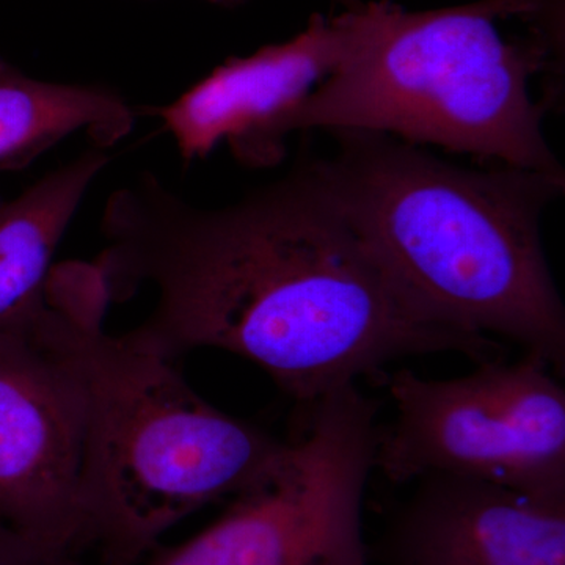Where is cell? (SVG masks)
<instances>
[{
    "label": "cell",
    "mask_w": 565,
    "mask_h": 565,
    "mask_svg": "<svg viewBox=\"0 0 565 565\" xmlns=\"http://www.w3.org/2000/svg\"><path fill=\"white\" fill-rule=\"evenodd\" d=\"M316 13L289 41L247 57L228 58L180 98L159 110L185 163L221 143L248 169H273L286 156L288 121L343 61L359 28V3Z\"/></svg>",
    "instance_id": "cell-8"
},
{
    "label": "cell",
    "mask_w": 565,
    "mask_h": 565,
    "mask_svg": "<svg viewBox=\"0 0 565 565\" xmlns=\"http://www.w3.org/2000/svg\"><path fill=\"white\" fill-rule=\"evenodd\" d=\"M85 401L40 334H0V522L51 552H90L82 505Z\"/></svg>",
    "instance_id": "cell-7"
},
{
    "label": "cell",
    "mask_w": 565,
    "mask_h": 565,
    "mask_svg": "<svg viewBox=\"0 0 565 565\" xmlns=\"http://www.w3.org/2000/svg\"><path fill=\"white\" fill-rule=\"evenodd\" d=\"M0 565H81L73 557L51 552L0 522Z\"/></svg>",
    "instance_id": "cell-12"
},
{
    "label": "cell",
    "mask_w": 565,
    "mask_h": 565,
    "mask_svg": "<svg viewBox=\"0 0 565 565\" xmlns=\"http://www.w3.org/2000/svg\"><path fill=\"white\" fill-rule=\"evenodd\" d=\"M557 377L527 352L446 381L399 370L388 379L394 416L379 424L374 468L392 484L455 475L565 501V390Z\"/></svg>",
    "instance_id": "cell-5"
},
{
    "label": "cell",
    "mask_w": 565,
    "mask_h": 565,
    "mask_svg": "<svg viewBox=\"0 0 565 565\" xmlns=\"http://www.w3.org/2000/svg\"><path fill=\"white\" fill-rule=\"evenodd\" d=\"M134 122L131 106L109 88L35 79L0 57V172L31 166L77 131L107 151Z\"/></svg>",
    "instance_id": "cell-11"
},
{
    "label": "cell",
    "mask_w": 565,
    "mask_h": 565,
    "mask_svg": "<svg viewBox=\"0 0 565 565\" xmlns=\"http://www.w3.org/2000/svg\"><path fill=\"white\" fill-rule=\"evenodd\" d=\"M386 523L382 565H565V501L479 479L427 475Z\"/></svg>",
    "instance_id": "cell-9"
},
{
    "label": "cell",
    "mask_w": 565,
    "mask_h": 565,
    "mask_svg": "<svg viewBox=\"0 0 565 565\" xmlns=\"http://www.w3.org/2000/svg\"><path fill=\"white\" fill-rule=\"evenodd\" d=\"M563 0H478L405 11L360 2L343 61L288 121L307 129L386 134L501 166L564 174L542 121L564 102V65L534 35L505 39L509 20L541 29Z\"/></svg>",
    "instance_id": "cell-4"
},
{
    "label": "cell",
    "mask_w": 565,
    "mask_h": 565,
    "mask_svg": "<svg viewBox=\"0 0 565 565\" xmlns=\"http://www.w3.org/2000/svg\"><path fill=\"white\" fill-rule=\"evenodd\" d=\"M333 156L305 163L397 285L437 321L505 338L565 370V308L541 221L565 174L449 163L416 145L332 131Z\"/></svg>",
    "instance_id": "cell-2"
},
{
    "label": "cell",
    "mask_w": 565,
    "mask_h": 565,
    "mask_svg": "<svg viewBox=\"0 0 565 565\" xmlns=\"http://www.w3.org/2000/svg\"><path fill=\"white\" fill-rule=\"evenodd\" d=\"M109 162L106 150L93 147L0 203V334L35 333L46 313L55 252Z\"/></svg>",
    "instance_id": "cell-10"
},
{
    "label": "cell",
    "mask_w": 565,
    "mask_h": 565,
    "mask_svg": "<svg viewBox=\"0 0 565 565\" xmlns=\"http://www.w3.org/2000/svg\"><path fill=\"white\" fill-rule=\"evenodd\" d=\"M207 2L215 3V6L222 7H236L243 3L244 0H207Z\"/></svg>",
    "instance_id": "cell-13"
},
{
    "label": "cell",
    "mask_w": 565,
    "mask_h": 565,
    "mask_svg": "<svg viewBox=\"0 0 565 565\" xmlns=\"http://www.w3.org/2000/svg\"><path fill=\"white\" fill-rule=\"evenodd\" d=\"M110 303L95 264H57L36 333L65 353L84 392L90 550L104 565H137L174 523L262 478L286 440L204 401L172 360L107 333Z\"/></svg>",
    "instance_id": "cell-3"
},
{
    "label": "cell",
    "mask_w": 565,
    "mask_h": 565,
    "mask_svg": "<svg viewBox=\"0 0 565 565\" xmlns=\"http://www.w3.org/2000/svg\"><path fill=\"white\" fill-rule=\"evenodd\" d=\"M303 412L302 429L266 473L151 565H370L362 508L374 470L377 401L345 385Z\"/></svg>",
    "instance_id": "cell-6"
},
{
    "label": "cell",
    "mask_w": 565,
    "mask_h": 565,
    "mask_svg": "<svg viewBox=\"0 0 565 565\" xmlns=\"http://www.w3.org/2000/svg\"><path fill=\"white\" fill-rule=\"evenodd\" d=\"M102 232L93 264L110 302L156 292L129 343L172 362L196 349L243 356L302 408L404 356L478 364L503 351L419 308L305 163L223 207L143 172L110 193Z\"/></svg>",
    "instance_id": "cell-1"
}]
</instances>
